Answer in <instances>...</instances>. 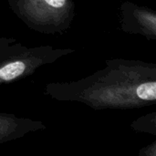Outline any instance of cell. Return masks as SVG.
Instances as JSON below:
<instances>
[{
  "mask_svg": "<svg viewBox=\"0 0 156 156\" xmlns=\"http://www.w3.org/2000/svg\"><path fill=\"white\" fill-rule=\"evenodd\" d=\"M26 69L22 61H14L8 63L0 69V79L3 80H11L20 76Z\"/></svg>",
  "mask_w": 156,
  "mask_h": 156,
  "instance_id": "cell-1",
  "label": "cell"
},
{
  "mask_svg": "<svg viewBox=\"0 0 156 156\" xmlns=\"http://www.w3.org/2000/svg\"><path fill=\"white\" fill-rule=\"evenodd\" d=\"M137 96L144 101H155L156 83L154 81L145 82L138 86L136 89Z\"/></svg>",
  "mask_w": 156,
  "mask_h": 156,
  "instance_id": "cell-2",
  "label": "cell"
},
{
  "mask_svg": "<svg viewBox=\"0 0 156 156\" xmlns=\"http://www.w3.org/2000/svg\"><path fill=\"white\" fill-rule=\"evenodd\" d=\"M44 1L48 6L55 9L62 8L66 5V0H44Z\"/></svg>",
  "mask_w": 156,
  "mask_h": 156,
  "instance_id": "cell-3",
  "label": "cell"
}]
</instances>
